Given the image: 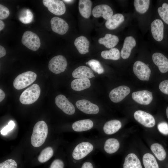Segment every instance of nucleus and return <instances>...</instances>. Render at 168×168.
Returning a JSON list of instances; mask_svg holds the SVG:
<instances>
[{"instance_id":"42","label":"nucleus","mask_w":168,"mask_h":168,"mask_svg":"<svg viewBox=\"0 0 168 168\" xmlns=\"http://www.w3.org/2000/svg\"><path fill=\"white\" fill-rule=\"evenodd\" d=\"M64 166L63 162L60 159H56L52 162L49 168H64Z\"/></svg>"},{"instance_id":"3","label":"nucleus","mask_w":168,"mask_h":168,"mask_svg":"<svg viewBox=\"0 0 168 168\" xmlns=\"http://www.w3.org/2000/svg\"><path fill=\"white\" fill-rule=\"evenodd\" d=\"M36 77V74L32 71L24 72L16 77L13 82V86L17 90L23 89L32 83Z\"/></svg>"},{"instance_id":"11","label":"nucleus","mask_w":168,"mask_h":168,"mask_svg":"<svg viewBox=\"0 0 168 168\" xmlns=\"http://www.w3.org/2000/svg\"><path fill=\"white\" fill-rule=\"evenodd\" d=\"M130 92V88L126 86H121L112 89L109 96L110 100L114 103H118L124 99Z\"/></svg>"},{"instance_id":"20","label":"nucleus","mask_w":168,"mask_h":168,"mask_svg":"<svg viewBox=\"0 0 168 168\" xmlns=\"http://www.w3.org/2000/svg\"><path fill=\"white\" fill-rule=\"evenodd\" d=\"M74 44L80 54H84L89 52V42L85 36H81L76 38Z\"/></svg>"},{"instance_id":"21","label":"nucleus","mask_w":168,"mask_h":168,"mask_svg":"<svg viewBox=\"0 0 168 168\" xmlns=\"http://www.w3.org/2000/svg\"><path fill=\"white\" fill-rule=\"evenodd\" d=\"M93 126V123L90 119H84L74 122L72 125V129L76 132H83L91 129Z\"/></svg>"},{"instance_id":"2","label":"nucleus","mask_w":168,"mask_h":168,"mask_svg":"<svg viewBox=\"0 0 168 168\" xmlns=\"http://www.w3.org/2000/svg\"><path fill=\"white\" fill-rule=\"evenodd\" d=\"M40 88L37 84H34L24 90L21 94L19 100L24 105H30L35 102L39 98Z\"/></svg>"},{"instance_id":"46","label":"nucleus","mask_w":168,"mask_h":168,"mask_svg":"<svg viewBox=\"0 0 168 168\" xmlns=\"http://www.w3.org/2000/svg\"><path fill=\"white\" fill-rule=\"evenodd\" d=\"M5 26V24L4 22L1 21L0 20V30L1 31L3 29H4Z\"/></svg>"},{"instance_id":"8","label":"nucleus","mask_w":168,"mask_h":168,"mask_svg":"<svg viewBox=\"0 0 168 168\" xmlns=\"http://www.w3.org/2000/svg\"><path fill=\"white\" fill-rule=\"evenodd\" d=\"M44 5L48 8L51 12L57 16L63 14L66 11V7L63 2L59 0H43Z\"/></svg>"},{"instance_id":"4","label":"nucleus","mask_w":168,"mask_h":168,"mask_svg":"<svg viewBox=\"0 0 168 168\" xmlns=\"http://www.w3.org/2000/svg\"><path fill=\"white\" fill-rule=\"evenodd\" d=\"M22 44L29 49L36 51L40 47L41 43L40 39L36 34L30 31H26L21 39Z\"/></svg>"},{"instance_id":"9","label":"nucleus","mask_w":168,"mask_h":168,"mask_svg":"<svg viewBox=\"0 0 168 168\" xmlns=\"http://www.w3.org/2000/svg\"><path fill=\"white\" fill-rule=\"evenodd\" d=\"M55 102L56 105L65 114L71 115L75 113L74 106L63 95L59 94L57 96Z\"/></svg>"},{"instance_id":"24","label":"nucleus","mask_w":168,"mask_h":168,"mask_svg":"<svg viewBox=\"0 0 168 168\" xmlns=\"http://www.w3.org/2000/svg\"><path fill=\"white\" fill-rule=\"evenodd\" d=\"M124 20V17L122 14H116L107 20L105 24V26L108 29H115L123 22Z\"/></svg>"},{"instance_id":"17","label":"nucleus","mask_w":168,"mask_h":168,"mask_svg":"<svg viewBox=\"0 0 168 168\" xmlns=\"http://www.w3.org/2000/svg\"><path fill=\"white\" fill-rule=\"evenodd\" d=\"M152 59L161 73H165L168 71V59L163 54L160 53H155L152 55Z\"/></svg>"},{"instance_id":"14","label":"nucleus","mask_w":168,"mask_h":168,"mask_svg":"<svg viewBox=\"0 0 168 168\" xmlns=\"http://www.w3.org/2000/svg\"><path fill=\"white\" fill-rule=\"evenodd\" d=\"M50 23L52 30L59 35L65 34L68 30V24L64 20L58 17H53Z\"/></svg>"},{"instance_id":"44","label":"nucleus","mask_w":168,"mask_h":168,"mask_svg":"<svg viewBox=\"0 0 168 168\" xmlns=\"http://www.w3.org/2000/svg\"><path fill=\"white\" fill-rule=\"evenodd\" d=\"M6 51L4 48L1 45L0 46V58L4 57L6 54Z\"/></svg>"},{"instance_id":"16","label":"nucleus","mask_w":168,"mask_h":168,"mask_svg":"<svg viewBox=\"0 0 168 168\" xmlns=\"http://www.w3.org/2000/svg\"><path fill=\"white\" fill-rule=\"evenodd\" d=\"M151 32L154 39L157 41H161L164 35V24L160 19H156L151 24Z\"/></svg>"},{"instance_id":"30","label":"nucleus","mask_w":168,"mask_h":168,"mask_svg":"<svg viewBox=\"0 0 168 168\" xmlns=\"http://www.w3.org/2000/svg\"><path fill=\"white\" fill-rule=\"evenodd\" d=\"M142 161L145 168H159L155 157L152 154H145L142 157Z\"/></svg>"},{"instance_id":"45","label":"nucleus","mask_w":168,"mask_h":168,"mask_svg":"<svg viewBox=\"0 0 168 168\" xmlns=\"http://www.w3.org/2000/svg\"><path fill=\"white\" fill-rule=\"evenodd\" d=\"M5 96L4 92L1 89H0V102L2 101Z\"/></svg>"},{"instance_id":"40","label":"nucleus","mask_w":168,"mask_h":168,"mask_svg":"<svg viewBox=\"0 0 168 168\" xmlns=\"http://www.w3.org/2000/svg\"><path fill=\"white\" fill-rule=\"evenodd\" d=\"M159 131L164 135H168V124L165 122L159 123L157 125Z\"/></svg>"},{"instance_id":"28","label":"nucleus","mask_w":168,"mask_h":168,"mask_svg":"<svg viewBox=\"0 0 168 168\" xmlns=\"http://www.w3.org/2000/svg\"><path fill=\"white\" fill-rule=\"evenodd\" d=\"M119 147V143L116 139L110 138L105 141L104 146L105 152L108 154H113L116 152Z\"/></svg>"},{"instance_id":"35","label":"nucleus","mask_w":168,"mask_h":168,"mask_svg":"<svg viewBox=\"0 0 168 168\" xmlns=\"http://www.w3.org/2000/svg\"><path fill=\"white\" fill-rule=\"evenodd\" d=\"M95 72L98 74L103 73L104 70L100 62L96 60L91 59L86 63Z\"/></svg>"},{"instance_id":"26","label":"nucleus","mask_w":168,"mask_h":168,"mask_svg":"<svg viewBox=\"0 0 168 168\" xmlns=\"http://www.w3.org/2000/svg\"><path fill=\"white\" fill-rule=\"evenodd\" d=\"M91 85L90 80L86 78H78L71 82L72 88L77 91H81L89 88Z\"/></svg>"},{"instance_id":"34","label":"nucleus","mask_w":168,"mask_h":168,"mask_svg":"<svg viewBox=\"0 0 168 168\" xmlns=\"http://www.w3.org/2000/svg\"><path fill=\"white\" fill-rule=\"evenodd\" d=\"M21 22L25 24L31 22L33 19V13L29 9L23 10L21 12L19 17Z\"/></svg>"},{"instance_id":"39","label":"nucleus","mask_w":168,"mask_h":168,"mask_svg":"<svg viewBox=\"0 0 168 168\" xmlns=\"http://www.w3.org/2000/svg\"><path fill=\"white\" fill-rule=\"evenodd\" d=\"M15 125L14 122L12 120L10 121L8 124L1 130V133L3 135H6L8 132L13 129Z\"/></svg>"},{"instance_id":"1","label":"nucleus","mask_w":168,"mask_h":168,"mask_svg":"<svg viewBox=\"0 0 168 168\" xmlns=\"http://www.w3.org/2000/svg\"><path fill=\"white\" fill-rule=\"evenodd\" d=\"M48 130V126L44 121L36 123L34 127L31 137V143L35 147H40L44 143L47 138Z\"/></svg>"},{"instance_id":"38","label":"nucleus","mask_w":168,"mask_h":168,"mask_svg":"<svg viewBox=\"0 0 168 168\" xmlns=\"http://www.w3.org/2000/svg\"><path fill=\"white\" fill-rule=\"evenodd\" d=\"M10 12L8 9L2 5L0 4V19L3 20L7 18L9 16Z\"/></svg>"},{"instance_id":"33","label":"nucleus","mask_w":168,"mask_h":168,"mask_svg":"<svg viewBox=\"0 0 168 168\" xmlns=\"http://www.w3.org/2000/svg\"><path fill=\"white\" fill-rule=\"evenodd\" d=\"M54 154L53 149L51 147H47L44 149L40 152L38 157V161L40 163H44L49 160Z\"/></svg>"},{"instance_id":"36","label":"nucleus","mask_w":168,"mask_h":168,"mask_svg":"<svg viewBox=\"0 0 168 168\" xmlns=\"http://www.w3.org/2000/svg\"><path fill=\"white\" fill-rule=\"evenodd\" d=\"M158 12L163 21L168 24V4L166 3H163L161 7L158 8Z\"/></svg>"},{"instance_id":"29","label":"nucleus","mask_w":168,"mask_h":168,"mask_svg":"<svg viewBox=\"0 0 168 168\" xmlns=\"http://www.w3.org/2000/svg\"><path fill=\"white\" fill-rule=\"evenodd\" d=\"M120 54L119 50L115 48L109 50L103 51L101 54V57L105 59L118 60L120 58Z\"/></svg>"},{"instance_id":"15","label":"nucleus","mask_w":168,"mask_h":168,"mask_svg":"<svg viewBox=\"0 0 168 168\" xmlns=\"http://www.w3.org/2000/svg\"><path fill=\"white\" fill-rule=\"evenodd\" d=\"M113 11L110 7L105 4L96 6L92 11V15L95 17L101 16L107 20L113 15Z\"/></svg>"},{"instance_id":"41","label":"nucleus","mask_w":168,"mask_h":168,"mask_svg":"<svg viewBox=\"0 0 168 168\" xmlns=\"http://www.w3.org/2000/svg\"><path fill=\"white\" fill-rule=\"evenodd\" d=\"M159 88L162 93L168 95V80L161 82L160 83Z\"/></svg>"},{"instance_id":"47","label":"nucleus","mask_w":168,"mask_h":168,"mask_svg":"<svg viewBox=\"0 0 168 168\" xmlns=\"http://www.w3.org/2000/svg\"><path fill=\"white\" fill-rule=\"evenodd\" d=\"M63 1L66 2H67L68 3H70L73 1V0H63Z\"/></svg>"},{"instance_id":"13","label":"nucleus","mask_w":168,"mask_h":168,"mask_svg":"<svg viewBox=\"0 0 168 168\" xmlns=\"http://www.w3.org/2000/svg\"><path fill=\"white\" fill-rule=\"evenodd\" d=\"M132 99L138 103L144 105L149 104L152 99V93L147 90L139 91L133 92Z\"/></svg>"},{"instance_id":"25","label":"nucleus","mask_w":168,"mask_h":168,"mask_svg":"<svg viewBox=\"0 0 168 168\" xmlns=\"http://www.w3.org/2000/svg\"><path fill=\"white\" fill-rule=\"evenodd\" d=\"M123 168H142L140 161L134 153H131L125 157Z\"/></svg>"},{"instance_id":"18","label":"nucleus","mask_w":168,"mask_h":168,"mask_svg":"<svg viewBox=\"0 0 168 168\" xmlns=\"http://www.w3.org/2000/svg\"><path fill=\"white\" fill-rule=\"evenodd\" d=\"M136 44V41L133 37L129 36L125 38L120 52L121 56L123 59H126L129 58L132 49Z\"/></svg>"},{"instance_id":"37","label":"nucleus","mask_w":168,"mask_h":168,"mask_svg":"<svg viewBox=\"0 0 168 168\" xmlns=\"http://www.w3.org/2000/svg\"><path fill=\"white\" fill-rule=\"evenodd\" d=\"M16 161L12 159L6 160L0 164V168H17Z\"/></svg>"},{"instance_id":"43","label":"nucleus","mask_w":168,"mask_h":168,"mask_svg":"<svg viewBox=\"0 0 168 168\" xmlns=\"http://www.w3.org/2000/svg\"><path fill=\"white\" fill-rule=\"evenodd\" d=\"M81 168H93V167L91 162H86L82 164Z\"/></svg>"},{"instance_id":"6","label":"nucleus","mask_w":168,"mask_h":168,"mask_svg":"<svg viewBox=\"0 0 168 168\" xmlns=\"http://www.w3.org/2000/svg\"><path fill=\"white\" fill-rule=\"evenodd\" d=\"M133 71L135 75L141 80L147 81L149 80L151 70L143 62L140 61L135 62L133 65Z\"/></svg>"},{"instance_id":"27","label":"nucleus","mask_w":168,"mask_h":168,"mask_svg":"<svg viewBox=\"0 0 168 168\" xmlns=\"http://www.w3.org/2000/svg\"><path fill=\"white\" fill-rule=\"evenodd\" d=\"M121 126V123L119 120H112L107 121L105 124L103 126V130L106 134L111 135L117 132Z\"/></svg>"},{"instance_id":"22","label":"nucleus","mask_w":168,"mask_h":168,"mask_svg":"<svg viewBox=\"0 0 168 168\" xmlns=\"http://www.w3.org/2000/svg\"><path fill=\"white\" fill-rule=\"evenodd\" d=\"M92 2L90 0H80L78 3V9L81 15L87 19L90 16L91 12Z\"/></svg>"},{"instance_id":"19","label":"nucleus","mask_w":168,"mask_h":168,"mask_svg":"<svg viewBox=\"0 0 168 168\" xmlns=\"http://www.w3.org/2000/svg\"><path fill=\"white\" fill-rule=\"evenodd\" d=\"M72 76L75 78H91L95 77L91 69L85 66H80L73 71Z\"/></svg>"},{"instance_id":"23","label":"nucleus","mask_w":168,"mask_h":168,"mask_svg":"<svg viewBox=\"0 0 168 168\" xmlns=\"http://www.w3.org/2000/svg\"><path fill=\"white\" fill-rule=\"evenodd\" d=\"M98 43L108 49L113 48L118 43L119 39L116 35L106 34L103 37L98 40Z\"/></svg>"},{"instance_id":"32","label":"nucleus","mask_w":168,"mask_h":168,"mask_svg":"<svg viewBox=\"0 0 168 168\" xmlns=\"http://www.w3.org/2000/svg\"><path fill=\"white\" fill-rule=\"evenodd\" d=\"M149 0H135L134 5L137 12L140 14L145 13L148 10L150 5Z\"/></svg>"},{"instance_id":"10","label":"nucleus","mask_w":168,"mask_h":168,"mask_svg":"<svg viewBox=\"0 0 168 168\" xmlns=\"http://www.w3.org/2000/svg\"><path fill=\"white\" fill-rule=\"evenodd\" d=\"M134 117L137 122L145 127L152 128L155 124V120L154 117L145 111L137 110L134 113Z\"/></svg>"},{"instance_id":"12","label":"nucleus","mask_w":168,"mask_h":168,"mask_svg":"<svg viewBox=\"0 0 168 168\" xmlns=\"http://www.w3.org/2000/svg\"><path fill=\"white\" fill-rule=\"evenodd\" d=\"M76 105L79 110L86 114H96L99 111V108L97 105L86 100H78Z\"/></svg>"},{"instance_id":"48","label":"nucleus","mask_w":168,"mask_h":168,"mask_svg":"<svg viewBox=\"0 0 168 168\" xmlns=\"http://www.w3.org/2000/svg\"><path fill=\"white\" fill-rule=\"evenodd\" d=\"M166 116H167V118L168 119V106L167 107V108L166 109Z\"/></svg>"},{"instance_id":"7","label":"nucleus","mask_w":168,"mask_h":168,"mask_svg":"<svg viewBox=\"0 0 168 168\" xmlns=\"http://www.w3.org/2000/svg\"><path fill=\"white\" fill-rule=\"evenodd\" d=\"M93 149V145L88 142H82L74 148L72 153L73 158L76 160L81 159L90 153Z\"/></svg>"},{"instance_id":"5","label":"nucleus","mask_w":168,"mask_h":168,"mask_svg":"<svg viewBox=\"0 0 168 168\" xmlns=\"http://www.w3.org/2000/svg\"><path fill=\"white\" fill-rule=\"evenodd\" d=\"M67 65V61L65 57L62 55H58L50 60L48 67L51 72L58 74L63 72L66 69Z\"/></svg>"},{"instance_id":"31","label":"nucleus","mask_w":168,"mask_h":168,"mask_svg":"<svg viewBox=\"0 0 168 168\" xmlns=\"http://www.w3.org/2000/svg\"><path fill=\"white\" fill-rule=\"evenodd\" d=\"M151 149L159 160L162 161L165 159L166 153L161 145L158 143H154L151 145Z\"/></svg>"}]
</instances>
